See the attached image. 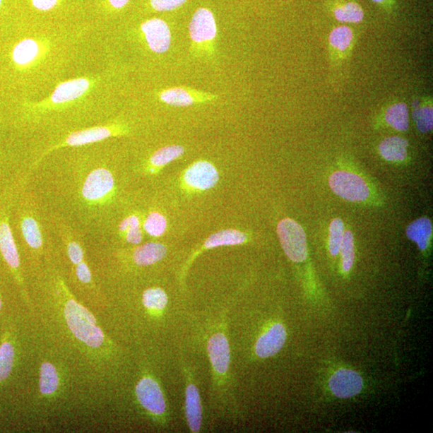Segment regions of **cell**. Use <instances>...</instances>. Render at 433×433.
I'll return each mask as SVG.
<instances>
[{"label": "cell", "instance_id": "6da1fadb", "mask_svg": "<svg viewBox=\"0 0 433 433\" xmlns=\"http://www.w3.org/2000/svg\"><path fill=\"white\" fill-rule=\"evenodd\" d=\"M32 277L29 308L35 335L61 355L87 393H107L119 378L121 349L74 295L58 258Z\"/></svg>", "mask_w": 433, "mask_h": 433}, {"label": "cell", "instance_id": "7a4b0ae2", "mask_svg": "<svg viewBox=\"0 0 433 433\" xmlns=\"http://www.w3.org/2000/svg\"><path fill=\"white\" fill-rule=\"evenodd\" d=\"M66 155L52 153L26 174L46 208L82 232L109 230L119 194L117 170L102 152L72 147Z\"/></svg>", "mask_w": 433, "mask_h": 433}, {"label": "cell", "instance_id": "3957f363", "mask_svg": "<svg viewBox=\"0 0 433 433\" xmlns=\"http://www.w3.org/2000/svg\"><path fill=\"white\" fill-rule=\"evenodd\" d=\"M16 217L23 249L32 275L37 274L51 261L57 258L47 210L38 194L23 177L16 200Z\"/></svg>", "mask_w": 433, "mask_h": 433}, {"label": "cell", "instance_id": "277c9868", "mask_svg": "<svg viewBox=\"0 0 433 433\" xmlns=\"http://www.w3.org/2000/svg\"><path fill=\"white\" fill-rule=\"evenodd\" d=\"M35 361L38 364L37 405H57L68 398L72 382L81 385L66 361L60 354L35 336Z\"/></svg>", "mask_w": 433, "mask_h": 433}, {"label": "cell", "instance_id": "5b68a950", "mask_svg": "<svg viewBox=\"0 0 433 433\" xmlns=\"http://www.w3.org/2000/svg\"><path fill=\"white\" fill-rule=\"evenodd\" d=\"M206 349L212 372L213 386L216 394H225L230 389L231 352L225 314L207 325Z\"/></svg>", "mask_w": 433, "mask_h": 433}, {"label": "cell", "instance_id": "8992f818", "mask_svg": "<svg viewBox=\"0 0 433 433\" xmlns=\"http://www.w3.org/2000/svg\"><path fill=\"white\" fill-rule=\"evenodd\" d=\"M13 191V189H9L8 192L0 196V254L20 287L23 299L29 307L30 295L23 276L19 249L11 225V212L17 194Z\"/></svg>", "mask_w": 433, "mask_h": 433}, {"label": "cell", "instance_id": "52a82bcc", "mask_svg": "<svg viewBox=\"0 0 433 433\" xmlns=\"http://www.w3.org/2000/svg\"><path fill=\"white\" fill-rule=\"evenodd\" d=\"M134 393L140 408L154 424L165 426L168 423L167 400L161 383L150 369L141 370Z\"/></svg>", "mask_w": 433, "mask_h": 433}, {"label": "cell", "instance_id": "ba28073f", "mask_svg": "<svg viewBox=\"0 0 433 433\" xmlns=\"http://www.w3.org/2000/svg\"><path fill=\"white\" fill-rule=\"evenodd\" d=\"M277 234L287 256L295 263L307 258V236L304 229L290 218L283 219L277 227Z\"/></svg>", "mask_w": 433, "mask_h": 433}, {"label": "cell", "instance_id": "9c48e42d", "mask_svg": "<svg viewBox=\"0 0 433 433\" xmlns=\"http://www.w3.org/2000/svg\"><path fill=\"white\" fill-rule=\"evenodd\" d=\"M331 191L344 200L361 203L369 198L370 189L357 174L348 171H336L329 179Z\"/></svg>", "mask_w": 433, "mask_h": 433}, {"label": "cell", "instance_id": "30bf717a", "mask_svg": "<svg viewBox=\"0 0 433 433\" xmlns=\"http://www.w3.org/2000/svg\"><path fill=\"white\" fill-rule=\"evenodd\" d=\"M186 379L185 415L189 431L198 433L203 427V408L199 389L194 381V375L186 364L182 366Z\"/></svg>", "mask_w": 433, "mask_h": 433}, {"label": "cell", "instance_id": "8fae6325", "mask_svg": "<svg viewBox=\"0 0 433 433\" xmlns=\"http://www.w3.org/2000/svg\"><path fill=\"white\" fill-rule=\"evenodd\" d=\"M189 35L196 45L210 46L217 35V25L211 11L206 8L196 11L189 23Z\"/></svg>", "mask_w": 433, "mask_h": 433}, {"label": "cell", "instance_id": "7c38bea8", "mask_svg": "<svg viewBox=\"0 0 433 433\" xmlns=\"http://www.w3.org/2000/svg\"><path fill=\"white\" fill-rule=\"evenodd\" d=\"M287 340V331L280 323L272 324L259 336L254 345V353L260 359H266L281 351Z\"/></svg>", "mask_w": 433, "mask_h": 433}, {"label": "cell", "instance_id": "4fadbf2b", "mask_svg": "<svg viewBox=\"0 0 433 433\" xmlns=\"http://www.w3.org/2000/svg\"><path fill=\"white\" fill-rule=\"evenodd\" d=\"M363 379L353 370L340 369L332 375L329 387L338 398H351L360 393L363 389Z\"/></svg>", "mask_w": 433, "mask_h": 433}, {"label": "cell", "instance_id": "5bb4252c", "mask_svg": "<svg viewBox=\"0 0 433 433\" xmlns=\"http://www.w3.org/2000/svg\"><path fill=\"white\" fill-rule=\"evenodd\" d=\"M162 102L174 107H188L194 104L215 102L216 95L189 90L184 88H172L160 93Z\"/></svg>", "mask_w": 433, "mask_h": 433}, {"label": "cell", "instance_id": "9a60e30c", "mask_svg": "<svg viewBox=\"0 0 433 433\" xmlns=\"http://www.w3.org/2000/svg\"><path fill=\"white\" fill-rule=\"evenodd\" d=\"M141 31L143 32L146 42L153 52L164 53L169 50L171 32L166 22L157 18L147 20L142 23Z\"/></svg>", "mask_w": 433, "mask_h": 433}, {"label": "cell", "instance_id": "2e32d148", "mask_svg": "<svg viewBox=\"0 0 433 433\" xmlns=\"http://www.w3.org/2000/svg\"><path fill=\"white\" fill-rule=\"evenodd\" d=\"M184 179L189 186L206 191L216 185L218 172L211 163L206 161L195 162L186 170Z\"/></svg>", "mask_w": 433, "mask_h": 433}, {"label": "cell", "instance_id": "e0dca14e", "mask_svg": "<svg viewBox=\"0 0 433 433\" xmlns=\"http://www.w3.org/2000/svg\"><path fill=\"white\" fill-rule=\"evenodd\" d=\"M167 249L162 243L147 242L138 245L130 252V261L138 268H147L156 264L165 257Z\"/></svg>", "mask_w": 433, "mask_h": 433}, {"label": "cell", "instance_id": "ac0fdd59", "mask_svg": "<svg viewBox=\"0 0 433 433\" xmlns=\"http://www.w3.org/2000/svg\"><path fill=\"white\" fill-rule=\"evenodd\" d=\"M90 86V82L86 78H79L61 83L54 93L51 100L53 104L62 105L73 102L84 95Z\"/></svg>", "mask_w": 433, "mask_h": 433}, {"label": "cell", "instance_id": "d6986e66", "mask_svg": "<svg viewBox=\"0 0 433 433\" xmlns=\"http://www.w3.org/2000/svg\"><path fill=\"white\" fill-rule=\"evenodd\" d=\"M141 302L145 314L151 318H158L167 307L169 298L161 287H150L142 293Z\"/></svg>", "mask_w": 433, "mask_h": 433}, {"label": "cell", "instance_id": "ffe728a7", "mask_svg": "<svg viewBox=\"0 0 433 433\" xmlns=\"http://www.w3.org/2000/svg\"><path fill=\"white\" fill-rule=\"evenodd\" d=\"M117 233L127 244H141L143 240V231L140 216L136 213L124 216L117 224Z\"/></svg>", "mask_w": 433, "mask_h": 433}, {"label": "cell", "instance_id": "44dd1931", "mask_svg": "<svg viewBox=\"0 0 433 433\" xmlns=\"http://www.w3.org/2000/svg\"><path fill=\"white\" fill-rule=\"evenodd\" d=\"M408 142L398 136H389L384 139L379 146L381 155L388 162L405 161L408 156Z\"/></svg>", "mask_w": 433, "mask_h": 433}, {"label": "cell", "instance_id": "7402d4cb", "mask_svg": "<svg viewBox=\"0 0 433 433\" xmlns=\"http://www.w3.org/2000/svg\"><path fill=\"white\" fill-rule=\"evenodd\" d=\"M406 235L409 239L417 243L421 251L429 245L432 235V225L429 218H420L408 225Z\"/></svg>", "mask_w": 433, "mask_h": 433}, {"label": "cell", "instance_id": "603a6c76", "mask_svg": "<svg viewBox=\"0 0 433 433\" xmlns=\"http://www.w3.org/2000/svg\"><path fill=\"white\" fill-rule=\"evenodd\" d=\"M16 350L9 337H4L0 343V383L10 377L16 363Z\"/></svg>", "mask_w": 433, "mask_h": 433}, {"label": "cell", "instance_id": "cb8c5ba5", "mask_svg": "<svg viewBox=\"0 0 433 433\" xmlns=\"http://www.w3.org/2000/svg\"><path fill=\"white\" fill-rule=\"evenodd\" d=\"M247 235L236 230L218 231L209 237L205 242L206 249H212L224 246L240 245L247 241Z\"/></svg>", "mask_w": 433, "mask_h": 433}, {"label": "cell", "instance_id": "d4e9b609", "mask_svg": "<svg viewBox=\"0 0 433 433\" xmlns=\"http://www.w3.org/2000/svg\"><path fill=\"white\" fill-rule=\"evenodd\" d=\"M385 121L398 131L406 132L409 127V112L405 103H397L385 112Z\"/></svg>", "mask_w": 433, "mask_h": 433}, {"label": "cell", "instance_id": "484cf974", "mask_svg": "<svg viewBox=\"0 0 433 433\" xmlns=\"http://www.w3.org/2000/svg\"><path fill=\"white\" fill-rule=\"evenodd\" d=\"M185 152L184 148L181 146H165L159 149L149 160V172H153L154 170L163 167L164 165L174 161V160L180 158Z\"/></svg>", "mask_w": 433, "mask_h": 433}, {"label": "cell", "instance_id": "4316f807", "mask_svg": "<svg viewBox=\"0 0 433 433\" xmlns=\"http://www.w3.org/2000/svg\"><path fill=\"white\" fill-rule=\"evenodd\" d=\"M39 53V46L34 40H23L13 50L14 61L19 65H27L32 62Z\"/></svg>", "mask_w": 433, "mask_h": 433}, {"label": "cell", "instance_id": "83f0119b", "mask_svg": "<svg viewBox=\"0 0 433 433\" xmlns=\"http://www.w3.org/2000/svg\"><path fill=\"white\" fill-rule=\"evenodd\" d=\"M142 228L146 231V234L153 238H159L162 236L167 228V220L161 213L158 211H151L146 215Z\"/></svg>", "mask_w": 433, "mask_h": 433}, {"label": "cell", "instance_id": "f1b7e54d", "mask_svg": "<svg viewBox=\"0 0 433 433\" xmlns=\"http://www.w3.org/2000/svg\"><path fill=\"white\" fill-rule=\"evenodd\" d=\"M353 38L354 35L351 28L340 26L331 31L329 35V42L335 49L345 52L351 47Z\"/></svg>", "mask_w": 433, "mask_h": 433}, {"label": "cell", "instance_id": "f546056e", "mask_svg": "<svg viewBox=\"0 0 433 433\" xmlns=\"http://www.w3.org/2000/svg\"><path fill=\"white\" fill-rule=\"evenodd\" d=\"M336 19L343 23H360L363 20V9L357 3H348L337 8L334 11Z\"/></svg>", "mask_w": 433, "mask_h": 433}, {"label": "cell", "instance_id": "4dcf8cb0", "mask_svg": "<svg viewBox=\"0 0 433 433\" xmlns=\"http://www.w3.org/2000/svg\"><path fill=\"white\" fill-rule=\"evenodd\" d=\"M340 252L342 255L343 270L348 272L352 269L355 261L354 236L350 230L344 231Z\"/></svg>", "mask_w": 433, "mask_h": 433}, {"label": "cell", "instance_id": "1f68e13d", "mask_svg": "<svg viewBox=\"0 0 433 433\" xmlns=\"http://www.w3.org/2000/svg\"><path fill=\"white\" fill-rule=\"evenodd\" d=\"M413 117L420 132L431 131L433 126V110L431 105H419L414 108Z\"/></svg>", "mask_w": 433, "mask_h": 433}, {"label": "cell", "instance_id": "d6a6232c", "mask_svg": "<svg viewBox=\"0 0 433 433\" xmlns=\"http://www.w3.org/2000/svg\"><path fill=\"white\" fill-rule=\"evenodd\" d=\"M344 235V224L340 218H335L329 228V251L331 255L337 256L340 253Z\"/></svg>", "mask_w": 433, "mask_h": 433}, {"label": "cell", "instance_id": "836d02e7", "mask_svg": "<svg viewBox=\"0 0 433 433\" xmlns=\"http://www.w3.org/2000/svg\"><path fill=\"white\" fill-rule=\"evenodd\" d=\"M187 0H150L152 7L158 11H168L181 7Z\"/></svg>", "mask_w": 433, "mask_h": 433}, {"label": "cell", "instance_id": "e575fe53", "mask_svg": "<svg viewBox=\"0 0 433 433\" xmlns=\"http://www.w3.org/2000/svg\"><path fill=\"white\" fill-rule=\"evenodd\" d=\"M35 8L40 11H49L54 8L58 3V0H32Z\"/></svg>", "mask_w": 433, "mask_h": 433}, {"label": "cell", "instance_id": "d590c367", "mask_svg": "<svg viewBox=\"0 0 433 433\" xmlns=\"http://www.w3.org/2000/svg\"><path fill=\"white\" fill-rule=\"evenodd\" d=\"M129 0H109L110 4L117 9H120L124 7Z\"/></svg>", "mask_w": 433, "mask_h": 433}, {"label": "cell", "instance_id": "8d00e7d4", "mask_svg": "<svg viewBox=\"0 0 433 433\" xmlns=\"http://www.w3.org/2000/svg\"><path fill=\"white\" fill-rule=\"evenodd\" d=\"M2 307H3V301L1 299V296H0V311L2 310Z\"/></svg>", "mask_w": 433, "mask_h": 433}, {"label": "cell", "instance_id": "74e56055", "mask_svg": "<svg viewBox=\"0 0 433 433\" xmlns=\"http://www.w3.org/2000/svg\"><path fill=\"white\" fill-rule=\"evenodd\" d=\"M372 1L376 3H382L384 1V0H372Z\"/></svg>", "mask_w": 433, "mask_h": 433}, {"label": "cell", "instance_id": "f35d334b", "mask_svg": "<svg viewBox=\"0 0 433 433\" xmlns=\"http://www.w3.org/2000/svg\"><path fill=\"white\" fill-rule=\"evenodd\" d=\"M2 0H0V6H1Z\"/></svg>", "mask_w": 433, "mask_h": 433}]
</instances>
